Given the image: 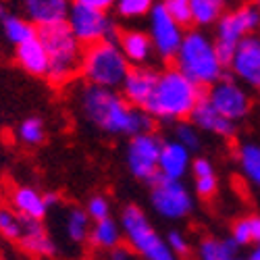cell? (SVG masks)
<instances>
[{
  "label": "cell",
  "mask_w": 260,
  "mask_h": 260,
  "mask_svg": "<svg viewBox=\"0 0 260 260\" xmlns=\"http://www.w3.org/2000/svg\"><path fill=\"white\" fill-rule=\"evenodd\" d=\"M77 104L85 121H90L96 129L108 136L134 138L140 134L154 132L156 119L146 108L129 104L121 90L83 83V88L77 94Z\"/></svg>",
  "instance_id": "cell-1"
},
{
  "label": "cell",
  "mask_w": 260,
  "mask_h": 260,
  "mask_svg": "<svg viewBox=\"0 0 260 260\" xmlns=\"http://www.w3.org/2000/svg\"><path fill=\"white\" fill-rule=\"evenodd\" d=\"M204 88L193 83L175 64L158 71L152 96L146 102V111L160 123H179L191 117L193 108L204 98Z\"/></svg>",
  "instance_id": "cell-2"
},
{
  "label": "cell",
  "mask_w": 260,
  "mask_h": 260,
  "mask_svg": "<svg viewBox=\"0 0 260 260\" xmlns=\"http://www.w3.org/2000/svg\"><path fill=\"white\" fill-rule=\"evenodd\" d=\"M173 64L204 90H208L221 77H225L227 69V64L216 50L214 38L200 27L185 31Z\"/></svg>",
  "instance_id": "cell-3"
},
{
  "label": "cell",
  "mask_w": 260,
  "mask_h": 260,
  "mask_svg": "<svg viewBox=\"0 0 260 260\" xmlns=\"http://www.w3.org/2000/svg\"><path fill=\"white\" fill-rule=\"evenodd\" d=\"M38 36L44 42L48 52V79L54 85H64L73 81L81 71V54L83 46L73 36L69 25L54 23L46 27H38Z\"/></svg>",
  "instance_id": "cell-4"
},
{
  "label": "cell",
  "mask_w": 260,
  "mask_h": 260,
  "mask_svg": "<svg viewBox=\"0 0 260 260\" xmlns=\"http://www.w3.org/2000/svg\"><path fill=\"white\" fill-rule=\"evenodd\" d=\"M129 69H132V62L123 54L117 40H102L96 44L83 46L79 71L83 83L121 90Z\"/></svg>",
  "instance_id": "cell-5"
},
{
  "label": "cell",
  "mask_w": 260,
  "mask_h": 260,
  "mask_svg": "<svg viewBox=\"0 0 260 260\" xmlns=\"http://www.w3.org/2000/svg\"><path fill=\"white\" fill-rule=\"evenodd\" d=\"M119 223L123 227V235L129 248L138 252L144 260H179V256L169 248L167 237H160V233L152 227L140 206H125Z\"/></svg>",
  "instance_id": "cell-6"
},
{
  "label": "cell",
  "mask_w": 260,
  "mask_h": 260,
  "mask_svg": "<svg viewBox=\"0 0 260 260\" xmlns=\"http://www.w3.org/2000/svg\"><path fill=\"white\" fill-rule=\"evenodd\" d=\"M252 34H260V3L258 0L237 5L235 9L227 11L216 21L212 38L225 64H229L237 44Z\"/></svg>",
  "instance_id": "cell-7"
},
{
  "label": "cell",
  "mask_w": 260,
  "mask_h": 260,
  "mask_svg": "<svg viewBox=\"0 0 260 260\" xmlns=\"http://www.w3.org/2000/svg\"><path fill=\"white\" fill-rule=\"evenodd\" d=\"M150 189V204L154 212L165 221H181L193 210L191 191L181 183V179L158 177Z\"/></svg>",
  "instance_id": "cell-8"
},
{
  "label": "cell",
  "mask_w": 260,
  "mask_h": 260,
  "mask_svg": "<svg viewBox=\"0 0 260 260\" xmlns=\"http://www.w3.org/2000/svg\"><path fill=\"white\" fill-rule=\"evenodd\" d=\"M64 23L69 25L73 36L81 42V46H90L102 40L117 38V25L106 11H98V9H90V7L73 3Z\"/></svg>",
  "instance_id": "cell-9"
},
{
  "label": "cell",
  "mask_w": 260,
  "mask_h": 260,
  "mask_svg": "<svg viewBox=\"0 0 260 260\" xmlns=\"http://www.w3.org/2000/svg\"><path fill=\"white\" fill-rule=\"evenodd\" d=\"M162 140L154 134H140L129 138L127 150H125V162L132 175L140 181L154 183L158 179V160H160Z\"/></svg>",
  "instance_id": "cell-10"
},
{
  "label": "cell",
  "mask_w": 260,
  "mask_h": 260,
  "mask_svg": "<svg viewBox=\"0 0 260 260\" xmlns=\"http://www.w3.org/2000/svg\"><path fill=\"white\" fill-rule=\"evenodd\" d=\"M204 98L227 119L240 123L252 111V98L242 81L235 77H221L204 92Z\"/></svg>",
  "instance_id": "cell-11"
},
{
  "label": "cell",
  "mask_w": 260,
  "mask_h": 260,
  "mask_svg": "<svg viewBox=\"0 0 260 260\" xmlns=\"http://www.w3.org/2000/svg\"><path fill=\"white\" fill-rule=\"evenodd\" d=\"M148 34L152 38V44L156 50V56L165 62H173L179 52V46L183 42L185 29L179 21H175L162 3H156L154 9L148 15Z\"/></svg>",
  "instance_id": "cell-12"
},
{
  "label": "cell",
  "mask_w": 260,
  "mask_h": 260,
  "mask_svg": "<svg viewBox=\"0 0 260 260\" xmlns=\"http://www.w3.org/2000/svg\"><path fill=\"white\" fill-rule=\"evenodd\" d=\"M227 69L246 88L260 90V34H252L237 44Z\"/></svg>",
  "instance_id": "cell-13"
},
{
  "label": "cell",
  "mask_w": 260,
  "mask_h": 260,
  "mask_svg": "<svg viewBox=\"0 0 260 260\" xmlns=\"http://www.w3.org/2000/svg\"><path fill=\"white\" fill-rule=\"evenodd\" d=\"M158 79V71L150 64L144 67H132L121 85V94L125 96V100L134 106H146L148 98L152 96V90Z\"/></svg>",
  "instance_id": "cell-14"
},
{
  "label": "cell",
  "mask_w": 260,
  "mask_h": 260,
  "mask_svg": "<svg viewBox=\"0 0 260 260\" xmlns=\"http://www.w3.org/2000/svg\"><path fill=\"white\" fill-rule=\"evenodd\" d=\"M189 121L196 125L202 134H212V136L223 138V140L233 138L235 132H237V123L227 119L225 115H221L206 98H202L198 102V106L193 108Z\"/></svg>",
  "instance_id": "cell-15"
},
{
  "label": "cell",
  "mask_w": 260,
  "mask_h": 260,
  "mask_svg": "<svg viewBox=\"0 0 260 260\" xmlns=\"http://www.w3.org/2000/svg\"><path fill=\"white\" fill-rule=\"evenodd\" d=\"M191 150L179 144L177 140L162 142L160 160H158V177L167 179H183L191 171Z\"/></svg>",
  "instance_id": "cell-16"
},
{
  "label": "cell",
  "mask_w": 260,
  "mask_h": 260,
  "mask_svg": "<svg viewBox=\"0 0 260 260\" xmlns=\"http://www.w3.org/2000/svg\"><path fill=\"white\" fill-rule=\"evenodd\" d=\"M17 246L19 250H23L27 256H34V258H50L56 254V244L46 231V227L42 225V221L27 219V216H25L23 231H21Z\"/></svg>",
  "instance_id": "cell-17"
},
{
  "label": "cell",
  "mask_w": 260,
  "mask_h": 260,
  "mask_svg": "<svg viewBox=\"0 0 260 260\" xmlns=\"http://www.w3.org/2000/svg\"><path fill=\"white\" fill-rule=\"evenodd\" d=\"M117 42L127 56V60L132 62V67H144L150 64L156 58V50L152 44V38L148 31L142 29H125L117 36Z\"/></svg>",
  "instance_id": "cell-18"
},
{
  "label": "cell",
  "mask_w": 260,
  "mask_h": 260,
  "mask_svg": "<svg viewBox=\"0 0 260 260\" xmlns=\"http://www.w3.org/2000/svg\"><path fill=\"white\" fill-rule=\"evenodd\" d=\"M25 17L36 27H46L67 21L73 0H21Z\"/></svg>",
  "instance_id": "cell-19"
},
{
  "label": "cell",
  "mask_w": 260,
  "mask_h": 260,
  "mask_svg": "<svg viewBox=\"0 0 260 260\" xmlns=\"http://www.w3.org/2000/svg\"><path fill=\"white\" fill-rule=\"evenodd\" d=\"M9 204L21 212L27 219L44 221L50 212V206L46 202V191H40L31 185H15L9 191Z\"/></svg>",
  "instance_id": "cell-20"
},
{
  "label": "cell",
  "mask_w": 260,
  "mask_h": 260,
  "mask_svg": "<svg viewBox=\"0 0 260 260\" xmlns=\"http://www.w3.org/2000/svg\"><path fill=\"white\" fill-rule=\"evenodd\" d=\"M15 56H17V62L23 67V71L38 75V77L48 75V52L38 34L25 40L23 44L15 46Z\"/></svg>",
  "instance_id": "cell-21"
},
{
  "label": "cell",
  "mask_w": 260,
  "mask_h": 260,
  "mask_svg": "<svg viewBox=\"0 0 260 260\" xmlns=\"http://www.w3.org/2000/svg\"><path fill=\"white\" fill-rule=\"evenodd\" d=\"M92 225L94 221L90 219V214L85 208H79V206H69L60 214V229H62V235L64 240L69 244L77 246V244H83L85 240H90V231H92Z\"/></svg>",
  "instance_id": "cell-22"
},
{
  "label": "cell",
  "mask_w": 260,
  "mask_h": 260,
  "mask_svg": "<svg viewBox=\"0 0 260 260\" xmlns=\"http://www.w3.org/2000/svg\"><path fill=\"white\" fill-rule=\"evenodd\" d=\"M0 31H3V38L13 46L23 44L25 40H29V38H34L38 34L36 25L27 17L23 19L19 15H13L5 7H0Z\"/></svg>",
  "instance_id": "cell-23"
},
{
  "label": "cell",
  "mask_w": 260,
  "mask_h": 260,
  "mask_svg": "<svg viewBox=\"0 0 260 260\" xmlns=\"http://www.w3.org/2000/svg\"><path fill=\"white\" fill-rule=\"evenodd\" d=\"M237 167H240L244 179L260 189V142L246 140L237 146Z\"/></svg>",
  "instance_id": "cell-24"
},
{
  "label": "cell",
  "mask_w": 260,
  "mask_h": 260,
  "mask_svg": "<svg viewBox=\"0 0 260 260\" xmlns=\"http://www.w3.org/2000/svg\"><path fill=\"white\" fill-rule=\"evenodd\" d=\"M191 5V25H196L200 29L214 27L227 13L229 0H189Z\"/></svg>",
  "instance_id": "cell-25"
},
{
  "label": "cell",
  "mask_w": 260,
  "mask_h": 260,
  "mask_svg": "<svg viewBox=\"0 0 260 260\" xmlns=\"http://www.w3.org/2000/svg\"><path fill=\"white\" fill-rule=\"evenodd\" d=\"M123 227L119 221H115L113 216L102 221H94L92 231H90V242L98 248V250H113L117 246H121L123 242Z\"/></svg>",
  "instance_id": "cell-26"
},
{
  "label": "cell",
  "mask_w": 260,
  "mask_h": 260,
  "mask_svg": "<svg viewBox=\"0 0 260 260\" xmlns=\"http://www.w3.org/2000/svg\"><path fill=\"white\" fill-rule=\"evenodd\" d=\"M240 244L233 237H206L198 246L200 260H235L240 252Z\"/></svg>",
  "instance_id": "cell-27"
},
{
  "label": "cell",
  "mask_w": 260,
  "mask_h": 260,
  "mask_svg": "<svg viewBox=\"0 0 260 260\" xmlns=\"http://www.w3.org/2000/svg\"><path fill=\"white\" fill-rule=\"evenodd\" d=\"M25 216L17 212L9 202H0V237L17 244L21 231H23Z\"/></svg>",
  "instance_id": "cell-28"
},
{
  "label": "cell",
  "mask_w": 260,
  "mask_h": 260,
  "mask_svg": "<svg viewBox=\"0 0 260 260\" xmlns=\"http://www.w3.org/2000/svg\"><path fill=\"white\" fill-rule=\"evenodd\" d=\"M231 237L244 246H256L260 244V216L258 214H250V216H242L237 219L231 227Z\"/></svg>",
  "instance_id": "cell-29"
},
{
  "label": "cell",
  "mask_w": 260,
  "mask_h": 260,
  "mask_svg": "<svg viewBox=\"0 0 260 260\" xmlns=\"http://www.w3.org/2000/svg\"><path fill=\"white\" fill-rule=\"evenodd\" d=\"M17 140L23 146H40L46 140L44 121L38 117H29L17 127Z\"/></svg>",
  "instance_id": "cell-30"
},
{
  "label": "cell",
  "mask_w": 260,
  "mask_h": 260,
  "mask_svg": "<svg viewBox=\"0 0 260 260\" xmlns=\"http://www.w3.org/2000/svg\"><path fill=\"white\" fill-rule=\"evenodd\" d=\"M154 5H156V0H117L115 11L121 19L136 21V19L148 17L150 11L154 9Z\"/></svg>",
  "instance_id": "cell-31"
},
{
  "label": "cell",
  "mask_w": 260,
  "mask_h": 260,
  "mask_svg": "<svg viewBox=\"0 0 260 260\" xmlns=\"http://www.w3.org/2000/svg\"><path fill=\"white\" fill-rule=\"evenodd\" d=\"M173 140H177L185 148H189L191 152H198L202 146V132L193 125L189 119L175 123V132H173Z\"/></svg>",
  "instance_id": "cell-32"
},
{
  "label": "cell",
  "mask_w": 260,
  "mask_h": 260,
  "mask_svg": "<svg viewBox=\"0 0 260 260\" xmlns=\"http://www.w3.org/2000/svg\"><path fill=\"white\" fill-rule=\"evenodd\" d=\"M162 7L167 9V13L179 21V23L185 27V25H191V5L189 0H162Z\"/></svg>",
  "instance_id": "cell-33"
},
{
  "label": "cell",
  "mask_w": 260,
  "mask_h": 260,
  "mask_svg": "<svg viewBox=\"0 0 260 260\" xmlns=\"http://www.w3.org/2000/svg\"><path fill=\"white\" fill-rule=\"evenodd\" d=\"M193 189H196V193L200 198L208 200L212 198L216 189H219V179H216V173H208V175H198L193 177Z\"/></svg>",
  "instance_id": "cell-34"
},
{
  "label": "cell",
  "mask_w": 260,
  "mask_h": 260,
  "mask_svg": "<svg viewBox=\"0 0 260 260\" xmlns=\"http://www.w3.org/2000/svg\"><path fill=\"white\" fill-rule=\"evenodd\" d=\"M85 210H88L92 221H102L111 216V202L106 196H92L85 204Z\"/></svg>",
  "instance_id": "cell-35"
},
{
  "label": "cell",
  "mask_w": 260,
  "mask_h": 260,
  "mask_svg": "<svg viewBox=\"0 0 260 260\" xmlns=\"http://www.w3.org/2000/svg\"><path fill=\"white\" fill-rule=\"evenodd\" d=\"M167 244H169V248H171L173 252H175L179 258H181V256H187V254H189V250H191L189 237H187L185 233L177 231V229H171V231L167 233Z\"/></svg>",
  "instance_id": "cell-36"
},
{
  "label": "cell",
  "mask_w": 260,
  "mask_h": 260,
  "mask_svg": "<svg viewBox=\"0 0 260 260\" xmlns=\"http://www.w3.org/2000/svg\"><path fill=\"white\" fill-rule=\"evenodd\" d=\"M75 5H83V7H90V9H98V11H111L115 9L117 0H73Z\"/></svg>",
  "instance_id": "cell-37"
},
{
  "label": "cell",
  "mask_w": 260,
  "mask_h": 260,
  "mask_svg": "<svg viewBox=\"0 0 260 260\" xmlns=\"http://www.w3.org/2000/svg\"><path fill=\"white\" fill-rule=\"evenodd\" d=\"M108 260H134L132 248L117 246V248H113V250H108Z\"/></svg>",
  "instance_id": "cell-38"
},
{
  "label": "cell",
  "mask_w": 260,
  "mask_h": 260,
  "mask_svg": "<svg viewBox=\"0 0 260 260\" xmlns=\"http://www.w3.org/2000/svg\"><path fill=\"white\" fill-rule=\"evenodd\" d=\"M250 260H260V244L252 246V254H250Z\"/></svg>",
  "instance_id": "cell-39"
},
{
  "label": "cell",
  "mask_w": 260,
  "mask_h": 260,
  "mask_svg": "<svg viewBox=\"0 0 260 260\" xmlns=\"http://www.w3.org/2000/svg\"><path fill=\"white\" fill-rule=\"evenodd\" d=\"M0 260H21V258H17V256H9V254H3V256H0Z\"/></svg>",
  "instance_id": "cell-40"
},
{
  "label": "cell",
  "mask_w": 260,
  "mask_h": 260,
  "mask_svg": "<svg viewBox=\"0 0 260 260\" xmlns=\"http://www.w3.org/2000/svg\"><path fill=\"white\" fill-rule=\"evenodd\" d=\"M235 260H250V258H235Z\"/></svg>",
  "instance_id": "cell-41"
},
{
  "label": "cell",
  "mask_w": 260,
  "mask_h": 260,
  "mask_svg": "<svg viewBox=\"0 0 260 260\" xmlns=\"http://www.w3.org/2000/svg\"><path fill=\"white\" fill-rule=\"evenodd\" d=\"M258 3H260V0H258Z\"/></svg>",
  "instance_id": "cell-42"
}]
</instances>
